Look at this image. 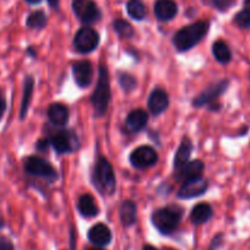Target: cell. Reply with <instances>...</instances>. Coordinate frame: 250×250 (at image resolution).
Listing matches in <instances>:
<instances>
[{
	"label": "cell",
	"instance_id": "obj_21",
	"mask_svg": "<svg viewBox=\"0 0 250 250\" xmlns=\"http://www.w3.org/2000/svg\"><path fill=\"white\" fill-rule=\"evenodd\" d=\"M78 210L83 217H95L100 212V208H98L97 204H96L95 199L90 194H83V196H80L78 201Z\"/></svg>",
	"mask_w": 250,
	"mask_h": 250
},
{
	"label": "cell",
	"instance_id": "obj_13",
	"mask_svg": "<svg viewBox=\"0 0 250 250\" xmlns=\"http://www.w3.org/2000/svg\"><path fill=\"white\" fill-rule=\"evenodd\" d=\"M148 115L145 110L135 109L129 113L128 118L125 120V128L128 129L129 133H139L144 130L147 125Z\"/></svg>",
	"mask_w": 250,
	"mask_h": 250
},
{
	"label": "cell",
	"instance_id": "obj_24",
	"mask_svg": "<svg viewBox=\"0 0 250 250\" xmlns=\"http://www.w3.org/2000/svg\"><path fill=\"white\" fill-rule=\"evenodd\" d=\"M212 53L216 60L220 62L221 64H228L232 59V53H230L229 47L223 41H217V42L213 43Z\"/></svg>",
	"mask_w": 250,
	"mask_h": 250
},
{
	"label": "cell",
	"instance_id": "obj_27",
	"mask_svg": "<svg viewBox=\"0 0 250 250\" xmlns=\"http://www.w3.org/2000/svg\"><path fill=\"white\" fill-rule=\"evenodd\" d=\"M26 25L30 28H35V30H41L47 25V16L43 11H35V13L30 14L26 20Z\"/></svg>",
	"mask_w": 250,
	"mask_h": 250
},
{
	"label": "cell",
	"instance_id": "obj_36",
	"mask_svg": "<svg viewBox=\"0 0 250 250\" xmlns=\"http://www.w3.org/2000/svg\"><path fill=\"white\" fill-rule=\"evenodd\" d=\"M28 4H32V5H35V4H40L41 0H26Z\"/></svg>",
	"mask_w": 250,
	"mask_h": 250
},
{
	"label": "cell",
	"instance_id": "obj_33",
	"mask_svg": "<svg viewBox=\"0 0 250 250\" xmlns=\"http://www.w3.org/2000/svg\"><path fill=\"white\" fill-rule=\"evenodd\" d=\"M6 112V98L4 95V91L0 90V122L3 119L4 114Z\"/></svg>",
	"mask_w": 250,
	"mask_h": 250
},
{
	"label": "cell",
	"instance_id": "obj_6",
	"mask_svg": "<svg viewBox=\"0 0 250 250\" xmlns=\"http://www.w3.org/2000/svg\"><path fill=\"white\" fill-rule=\"evenodd\" d=\"M98 43H100V36L91 27L80 28L74 37V47L83 54L93 52L97 48Z\"/></svg>",
	"mask_w": 250,
	"mask_h": 250
},
{
	"label": "cell",
	"instance_id": "obj_35",
	"mask_svg": "<svg viewBox=\"0 0 250 250\" xmlns=\"http://www.w3.org/2000/svg\"><path fill=\"white\" fill-rule=\"evenodd\" d=\"M5 226V221H4V217L3 215H1V212H0V229Z\"/></svg>",
	"mask_w": 250,
	"mask_h": 250
},
{
	"label": "cell",
	"instance_id": "obj_26",
	"mask_svg": "<svg viewBox=\"0 0 250 250\" xmlns=\"http://www.w3.org/2000/svg\"><path fill=\"white\" fill-rule=\"evenodd\" d=\"M113 28H114L115 33L122 38H130L134 35V28L128 21L123 20V19H118L113 22Z\"/></svg>",
	"mask_w": 250,
	"mask_h": 250
},
{
	"label": "cell",
	"instance_id": "obj_28",
	"mask_svg": "<svg viewBox=\"0 0 250 250\" xmlns=\"http://www.w3.org/2000/svg\"><path fill=\"white\" fill-rule=\"evenodd\" d=\"M119 83L125 92H131L136 87V79L126 73L119 74Z\"/></svg>",
	"mask_w": 250,
	"mask_h": 250
},
{
	"label": "cell",
	"instance_id": "obj_8",
	"mask_svg": "<svg viewBox=\"0 0 250 250\" xmlns=\"http://www.w3.org/2000/svg\"><path fill=\"white\" fill-rule=\"evenodd\" d=\"M206 190H208V180L199 175V177L184 180L178 191V196L180 199L198 198V196L203 195Z\"/></svg>",
	"mask_w": 250,
	"mask_h": 250
},
{
	"label": "cell",
	"instance_id": "obj_19",
	"mask_svg": "<svg viewBox=\"0 0 250 250\" xmlns=\"http://www.w3.org/2000/svg\"><path fill=\"white\" fill-rule=\"evenodd\" d=\"M191 151H193V143H191V140L189 138H184L182 140V143H180L179 147H178L174 157V162H173L175 172L187 165L188 161H189V157L191 155Z\"/></svg>",
	"mask_w": 250,
	"mask_h": 250
},
{
	"label": "cell",
	"instance_id": "obj_39",
	"mask_svg": "<svg viewBox=\"0 0 250 250\" xmlns=\"http://www.w3.org/2000/svg\"><path fill=\"white\" fill-rule=\"evenodd\" d=\"M245 4H247V5L250 8V0H245Z\"/></svg>",
	"mask_w": 250,
	"mask_h": 250
},
{
	"label": "cell",
	"instance_id": "obj_25",
	"mask_svg": "<svg viewBox=\"0 0 250 250\" xmlns=\"http://www.w3.org/2000/svg\"><path fill=\"white\" fill-rule=\"evenodd\" d=\"M129 16L136 21L143 20L146 16V6L141 0H129L126 4Z\"/></svg>",
	"mask_w": 250,
	"mask_h": 250
},
{
	"label": "cell",
	"instance_id": "obj_1",
	"mask_svg": "<svg viewBox=\"0 0 250 250\" xmlns=\"http://www.w3.org/2000/svg\"><path fill=\"white\" fill-rule=\"evenodd\" d=\"M208 31V21H198L180 28L173 37V44L179 52H187L204 40Z\"/></svg>",
	"mask_w": 250,
	"mask_h": 250
},
{
	"label": "cell",
	"instance_id": "obj_29",
	"mask_svg": "<svg viewBox=\"0 0 250 250\" xmlns=\"http://www.w3.org/2000/svg\"><path fill=\"white\" fill-rule=\"evenodd\" d=\"M235 23L242 28H250V9H244L235 16Z\"/></svg>",
	"mask_w": 250,
	"mask_h": 250
},
{
	"label": "cell",
	"instance_id": "obj_32",
	"mask_svg": "<svg viewBox=\"0 0 250 250\" xmlns=\"http://www.w3.org/2000/svg\"><path fill=\"white\" fill-rule=\"evenodd\" d=\"M0 250H15L14 244L6 237H0Z\"/></svg>",
	"mask_w": 250,
	"mask_h": 250
},
{
	"label": "cell",
	"instance_id": "obj_30",
	"mask_svg": "<svg viewBox=\"0 0 250 250\" xmlns=\"http://www.w3.org/2000/svg\"><path fill=\"white\" fill-rule=\"evenodd\" d=\"M233 3H234V0H213L215 6L220 10H227L233 5Z\"/></svg>",
	"mask_w": 250,
	"mask_h": 250
},
{
	"label": "cell",
	"instance_id": "obj_34",
	"mask_svg": "<svg viewBox=\"0 0 250 250\" xmlns=\"http://www.w3.org/2000/svg\"><path fill=\"white\" fill-rule=\"evenodd\" d=\"M48 3L53 9H58V6H59V0H48Z\"/></svg>",
	"mask_w": 250,
	"mask_h": 250
},
{
	"label": "cell",
	"instance_id": "obj_31",
	"mask_svg": "<svg viewBox=\"0 0 250 250\" xmlns=\"http://www.w3.org/2000/svg\"><path fill=\"white\" fill-rule=\"evenodd\" d=\"M49 146L50 141L47 140V139H41V140H38L37 144H36V148H37L40 152H47Z\"/></svg>",
	"mask_w": 250,
	"mask_h": 250
},
{
	"label": "cell",
	"instance_id": "obj_16",
	"mask_svg": "<svg viewBox=\"0 0 250 250\" xmlns=\"http://www.w3.org/2000/svg\"><path fill=\"white\" fill-rule=\"evenodd\" d=\"M47 115L54 125L64 126L69 122V108L62 103H52L48 107Z\"/></svg>",
	"mask_w": 250,
	"mask_h": 250
},
{
	"label": "cell",
	"instance_id": "obj_20",
	"mask_svg": "<svg viewBox=\"0 0 250 250\" xmlns=\"http://www.w3.org/2000/svg\"><path fill=\"white\" fill-rule=\"evenodd\" d=\"M119 216L123 226H125V227L133 226L136 222V218H138V206H136V204L131 200L124 201L119 208Z\"/></svg>",
	"mask_w": 250,
	"mask_h": 250
},
{
	"label": "cell",
	"instance_id": "obj_3",
	"mask_svg": "<svg viewBox=\"0 0 250 250\" xmlns=\"http://www.w3.org/2000/svg\"><path fill=\"white\" fill-rule=\"evenodd\" d=\"M92 180L93 185L103 195H112L114 193L115 188H117V182H115L114 170H113L112 165L107 158H98L95 169H93Z\"/></svg>",
	"mask_w": 250,
	"mask_h": 250
},
{
	"label": "cell",
	"instance_id": "obj_17",
	"mask_svg": "<svg viewBox=\"0 0 250 250\" xmlns=\"http://www.w3.org/2000/svg\"><path fill=\"white\" fill-rule=\"evenodd\" d=\"M178 6L172 0H158L155 5V15L161 21H169L175 18Z\"/></svg>",
	"mask_w": 250,
	"mask_h": 250
},
{
	"label": "cell",
	"instance_id": "obj_5",
	"mask_svg": "<svg viewBox=\"0 0 250 250\" xmlns=\"http://www.w3.org/2000/svg\"><path fill=\"white\" fill-rule=\"evenodd\" d=\"M23 167L26 172L33 177L43 178L47 180H55L58 178L57 172L52 167V165L38 156H30L26 158Z\"/></svg>",
	"mask_w": 250,
	"mask_h": 250
},
{
	"label": "cell",
	"instance_id": "obj_23",
	"mask_svg": "<svg viewBox=\"0 0 250 250\" xmlns=\"http://www.w3.org/2000/svg\"><path fill=\"white\" fill-rule=\"evenodd\" d=\"M213 215L212 208L208 204L201 203L198 204L195 208H193L190 215V220L194 225H203V223L208 222Z\"/></svg>",
	"mask_w": 250,
	"mask_h": 250
},
{
	"label": "cell",
	"instance_id": "obj_38",
	"mask_svg": "<svg viewBox=\"0 0 250 250\" xmlns=\"http://www.w3.org/2000/svg\"><path fill=\"white\" fill-rule=\"evenodd\" d=\"M87 250H103V249H101V248H90V249Z\"/></svg>",
	"mask_w": 250,
	"mask_h": 250
},
{
	"label": "cell",
	"instance_id": "obj_4",
	"mask_svg": "<svg viewBox=\"0 0 250 250\" xmlns=\"http://www.w3.org/2000/svg\"><path fill=\"white\" fill-rule=\"evenodd\" d=\"M182 218V208L178 206L158 208L152 213V223L162 234H170L177 229Z\"/></svg>",
	"mask_w": 250,
	"mask_h": 250
},
{
	"label": "cell",
	"instance_id": "obj_18",
	"mask_svg": "<svg viewBox=\"0 0 250 250\" xmlns=\"http://www.w3.org/2000/svg\"><path fill=\"white\" fill-rule=\"evenodd\" d=\"M204 169H205V165H204L203 161L195 160L193 162H188L184 167L175 172V179L184 182V180L190 179V178L199 177Z\"/></svg>",
	"mask_w": 250,
	"mask_h": 250
},
{
	"label": "cell",
	"instance_id": "obj_14",
	"mask_svg": "<svg viewBox=\"0 0 250 250\" xmlns=\"http://www.w3.org/2000/svg\"><path fill=\"white\" fill-rule=\"evenodd\" d=\"M147 104L152 114L158 115L163 113L168 108V104H169V98H168L167 92L163 91L162 88L153 90L151 92L150 97H148Z\"/></svg>",
	"mask_w": 250,
	"mask_h": 250
},
{
	"label": "cell",
	"instance_id": "obj_22",
	"mask_svg": "<svg viewBox=\"0 0 250 250\" xmlns=\"http://www.w3.org/2000/svg\"><path fill=\"white\" fill-rule=\"evenodd\" d=\"M33 87H35V80L32 76H26L25 81H23V92H22V101H21V108H20V119L23 120L28 113V108H30L31 100H32L33 95Z\"/></svg>",
	"mask_w": 250,
	"mask_h": 250
},
{
	"label": "cell",
	"instance_id": "obj_11",
	"mask_svg": "<svg viewBox=\"0 0 250 250\" xmlns=\"http://www.w3.org/2000/svg\"><path fill=\"white\" fill-rule=\"evenodd\" d=\"M228 85V80H222L220 81L218 83H215V85H211L210 87L206 88L205 91L200 93L195 100L193 101V105L194 107H204V105L208 104V103H212L213 101L217 100L226 90H227Z\"/></svg>",
	"mask_w": 250,
	"mask_h": 250
},
{
	"label": "cell",
	"instance_id": "obj_37",
	"mask_svg": "<svg viewBox=\"0 0 250 250\" xmlns=\"http://www.w3.org/2000/svg\"><path fill=\"white\" fill-rule=\"evenodd\" d=\"M143 250H158V249H156L155 247H151V245H145Z\"/></svg>",
	"mask_w": 250,
	"mask_h": 250
},
{
	"label": "cell",
	"instance_id": "obj_15",
	"mask_svg": "<svg viewBox=\"0 0 250 250\" xmlns=\"http://www.w3.org/2000/svg\"><path fill=\"white\" fill-rule=\"evenodd\" d=\"M88 239L97 247H105L112 240V232L108 226L98 223L88 230Z\"/></svg>",
	"mask_w": 250,
	"mask_h": 250
},
{
	"label": "cell",
	"instance_id": "obj_7",
	"mask_svg": "<svg viewBox=\"0 0 250 250\" xmlns=\"http://www.w3.org/2000/svg\"><path fill=\"white\" fill-rule=\"evenodd\" d=\"M73 10L81 22L90 25L101 19V11L92 0H73Z\"/></svg>",
	"mask_w": 250,
	"mask_h": 250
},
{
	"label": "cell",
	"instance_id": "obj_10",
	"mask_svg": "<svg viewBox=\"0 0 250 250\" xmlns=\"http://www.w3.org/2000/svg\"><path fill=\"white\" fill-rule=\"evenodd\" d=\"M50 145L55 150V152L59 155H64V153L73 152L76 148V144H78V139L73 133L66 130L58 131L50 139Z\"/></svg>",
	"mask_w": 250,
	"mask_h": 250
},
{
	"label": "cell",
	"instance_id": "obj_9",
	"mask_svg": "<svg viewBox=\"0 0 250 250\" xmlns=\"http://www.w3.org/2000/svg\"><path fill=\"white\" fill-rule=\"evenodd\" d=\"M158 155L155 151V148L150 147V146H141L134 150L130 155V162L131 165L139 169H144V168L152 167L157 163Z\"/></svg>",
	"mask_w": 250,
	"mask_h": 250
},
{
	"label": "cell",
	"instance_id": "obj_12",
	"mask_svg": "<svg viewBox=\"0 0 250 250\" xmlns=\"http://www.w3.org/2000/svg\"><path fill=\"white\" fill-rule=\"evenodd\" d=\"M73 75L79 87H87L92 83L93 69L88 60H81L73 65Z\"/></svg>",
	"mask_w": 250,
	"mask_h": 250
},
{
	"label": "cell",
	"instance_id": "obj_2",
	"mask_svg": "<svg viewBox=\"0 0 250 250\" xmlns=\"http://www.w3.org/2000/svg\"><path fill=\"white\" fill-rule=\"evenodd\" d=\"M92 105L95 109L96 117H103L108 110V104L110 101V83H109V74L105 65L100 66L98 71V80L96 85L95 91H93Z\"/></svg>",
	"mask_w": 250,
	"mask_h": 250
}]
</instances>
